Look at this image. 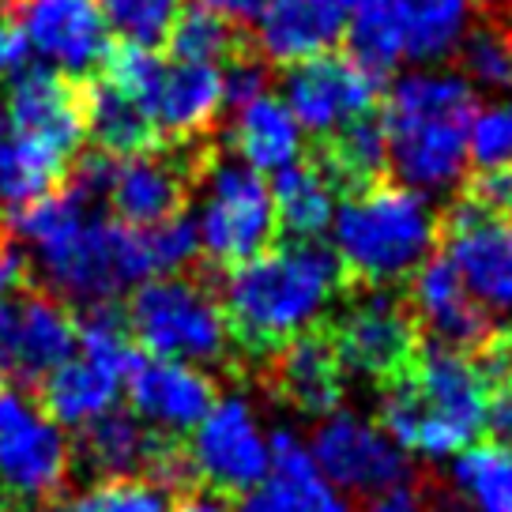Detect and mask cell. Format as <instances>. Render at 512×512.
Listing matches in <instances>:
<instances>
[{"instance_id":"34","label":"cell","mask_w":512,"mask_h":512,"mask_svg":"<svg viewBox=\"0 0 512 512\" xmlns=\"http://www.w3.org/2000/svg\"><path fill=\"white\" fill-rule=\"evenodd\" d=\"M106 31H113L125 46L155 49L166 46L185 0H95Z\"/></svg>"},{"instance_id":"30","label":"cell","mask_w":512,"mask_h":512,"mask_svg":"<svg viewBox=\"0 0 512 512\" xmlns=\"http://www.w3.org/2000/svg\"><path fill=\"white\" fill-rule=\"evenodd\" d=\"M275 219L290 241H317L336 219V189L320 177L313 162H294L275 174Z\"/></svg>"},{"instance_id":"47","label":"cell","mask_w":512,"mask_h":512,"mask_svg":"<svg viewBox=\"0 0 512 512\" xmlns=\"http://www.w3.org/2000/svg\"><path fill=\"white\" fill-rule=\"evenodd\" d=\"M509 4H512V0H509Z\"/></svg>"},{"instance_id":"28","label":"cell","mask_w":512,"mask_h":512,"mask_svg":"<svg viewBox=\"0 0 512 512\" xmlns=\"http://www.w3.org/2000/svg\"><path fill=\"white\" fill-rule=\"evenodd\" d=\"M234 151L256 174H279L302 159V125L283 98L260 95L234 117Z\"/></svg>"},{"instance_id":"15","label":"cell","mask_w":512,"mask_h":512,"mask_svg":"<svg viewBox=\"0 0 512 512\" xmlns=\"http://www.w3.org/2000/svg\"><path fill=\"white\" fill-rule=\"evenodd\" d=\"M83 83L68 80L46 64L19 68L8 87V125L16 136L31 144L53 147L64 159H76L87 140V117H83Z\"/></svg>"},{"instance_id":"42","label":"cell","mask_w":512,"mask_h":512,"mask_svg":"<svg viewBox=\"0 0 512 512\" xmlns=\"http://www.w3.org/2000/svg\"><path fill=\"white\" fill-rule=\"evenodd\" d=\"M31 415H38L34 411V403L19 392L16 384L0 381V433L16 430V426H23Z\"/></svg>"},{"instance_id":"3","label":"cell","mask_w":512,"mask_h":512,"mask_svg":"<svg viewBox=\"0 0 512 512\" xmlns=\"http://www.w3.org/2000/svg\"><path fill=\"white\" fill-rule=\"evenodd\" d=\"M479 110L460 72H411L384 98L388 170L411 192H445L467 170V128Z\"/></svg>"},{"instance_id":"39","label":"cell","mask_w":512,"mask_h":512,"mask_svg":"<svg viewBox=\"0 0 512 512\" xmlns=\"http://www.w3.org/2000/svg\"><path fill=\"white\" fill-rule=\"evenodd\" d=\"M268 68L256 57L253 49H245L238 57H230L223 68V106L238 113L241 106H249L253 98L268 95Z\"/></svg>"},{"instance_id":"26","label":"cell","mask_w":512,"mask_h":512,"mask_svg":"<svg viewBox=\"0 0 512 512\" xmlns=\"http://www.w3.org/2000/svg\"><path fill=\"white\" fill-rule=\"evenodd\" d=\"M121 373L98 366L91 358H68L64 366H57L46 381L38 384V396L53 426H76L83 430L87 422L102 418L113 411L117 392H121Z\"/></svg>"},{"instance_id":"12","label":"cell","mask_w":512,"mask_h":512,"mask_svg":"<svg viewBox=\"0 0 512 512\" xmlns=\"http://www.w3.org/2000/svg\"><path fill=\"white\" fill-rule=\"evenodd\" d=\"M313 464L320 479L332 490L351 494H381L388 486H400L411 475L403 452L377 422H366L347 411H332L313 433Z\"/></svg>"},{"instance_id":"36","label":"cell","mask_w":512,"mask_h":512,"mask_svg":"<svg viewBox=\"0 0 512 512\" xmlns=\"http://www.w3.org/2000/svg\"><path fill=\"white\" fill-rule=\"evenodd\" d=\"M467 162L479 174L512 170V102L479 106L467 128Z\"/></svg>"},{"instance_id":"31","label":"cell","mask_w":512,"mask_h":512,"mask_svg":"<svg viewBox=\"0 0 512 512\" xmlns=\"http://www.w3.org/2000/svg\"><path fill=\"white\" fill-rule=\"evenodd\" d=\"M452 486L467 512H512V445H467L452 456Z\"/></svg>"},{"instance_id":"21","label":"cell","mask_w":512,"mask_h":512,"mask_svg":"<svg viewBox=\"0 0 512 512\" xmlns=\"http://www.w3.org/2000/svg\"><path fill=\"white\" fill-rule=\"evenodd\" d=\"M268 384L275 396L294 411L313 418H328L343 400L347 369L339 362L328 328H309L290 339L279 354L268 358Z\"/></svg>"},{"instance_id":"13","label":"cell","mask_w":512,"mask_h":512,"mask_svg":"<svg viewBox=\"0 0 512 512\" xmlns=\"http://www.w3.org/2000/svg\"><path fill=\"white\" fill-rule=\"evenodd\" d=\"M448 264L460 272L467 294L490 313L512 317V223L482 211L475 200H460L441 219Z\"/></svg>"},{"instance_id":"40","label":"cell","mask_w":512,"mask_h":512,"mask_svg":"<svg viewBox=\"0 0 512 512\" xmlns=\"http://www.w3.org/2000/svg\"><path fill=\"white\" fill-rule=\"evenodd\" d=\"M486 426L494 441L512 445V373L490 381V400H486Z\"/></svg>"},{"instance_id":"2","label":"cell","mask_w":512,"mask_h":512,"mask_svg":"<svg viewBox=\"0 0 512 512\" xmlns=\"http://www.w3.org/2000/svg\"><path fill=\"white\" fill-rule=\"evenodd\" d=\"M486 400L490 381L475 354L422 343L415 366L384 384L377 426L403 452L448 460L475 445L486 426Z\"/></svg>"},{"instance_id":"11","label":"cell","mask_w":512,"mask_h":512,"mask_svg":"<svg viewBox=\"0 0 512 512\" xmlns=\"http://www.w3.org/2000/svg\"><path fill=\"white\" fill-rule=\"evenodd\" d=\"M12 23L46 68L87 80L110 53V31L95 0H0Z\"/></svg>"},{"instance_id":"32","label":"cell","mask_w":512,"mask_h":512,"mask_svg":"<svg viewBox=\"0 0 512 512\" xmlns=\"http://www.w3.org/2000/svg\"><path fill=\"white\" fill-rule=\"evenodd\" d=\"M347 38V61L354 68H362L369 80L384 83L396 64L403 61V23H400V4L388 0V4H377V8H366L351 16V27L343 31Z\"/></svg>"},{"instance_id":"14","label":"cell","mask_w":512,"mask_h":512,"mask_svg":"<svg viewBox=\"0 0 512 512\" xmlns=\"http://www.w3.org/2000/svg\"><path fill=\"white\" fill-rule=\"evenodd\" d=\"M189 460L196 479L223 494H249L268 475V437L256 426L253 407L241 396H226L192 430Z\"/></svg>"},{"instance_id":"46","label":"cell","mask_w":512,"mask_h":512,"mask_svg":"<svg viewBox=\"0 0 512 512\" xmlns=\"http://www.w3.org/2000/svg\"><path fill=\"white\" fill-rule=\"evenodd\" d=\"M46 512H80V509H76V505H49Z\"/></svg>"},{"instance_id":"35","label":"cell","mask_w":512,"mask_h":512,"mask_svg":"<svg viewBox=\"0 0 512 512\" xmlns=\"http://www.w3.org/2000/svg\"><path fill=\"white\" fill-rule=\"evenodd\" d=\"M460 57V76L471 87L486 91H505L512 87V27L509 23H482L471 27L464 46L456 49Z\"/></svg>"},{"instance_id":"44","label":"cell","mask_w":512,"mask_h":512,"mask_svg":"<svg viewBox=\"0 0 512 512\" xmlns=\"http://www.w3.org/2000/svg\"><path fill=\"white\" fill-rule=\"evenodd\" d=\"M177 512H230V505H226L219 494H189V497H177Z\"/></svg>"},{"instance_id":"23","label":"cell","mask_w":512,"mask_h":512,"mask_svg":"<svg viewBox=\"0 0 512 512\" xmlns=\"http://www.w3.org/2000/svg\"><path fill=\"white\" fill-rule=\"evenodd\" d=\"M170 433L144 426L132 411H106L102 418L87 422L72 445V471L91 475L95 482L110 479H147L159 448Z\"/></svg>"},{"instance_id":"22","label":"cell","mask_w":512,"mask_h":512,"mask_svg":"<svg viewBox=\"0 0 512 512\" xmlns=\"http://www.w3.org/2000/svg\"><path fill=\"white\" fill-rule=\"evenodd\" d=\"M238 512H351L339 490L320 479L313 452L290 430L268 437V475L241 497Z\"/></svg>"},{"instance_id":"5","label":"cell","mask_w":512,"mask_h":512,"mask_svg":"<svg viewBox=\"0 0 512 512\" xmlns=\"http://www.w3.org/2000/svg\"><path fill=\"white\" fill-rule=\"evenodd\" d=\"M128 336L136 347L151 351V358L170 362H223L230 351V328L204 279L189 275H159L132 290L125 309Z\"/></svg>"},{"instance_id":"16","label":"cell","mask_w":512,"mask_h":512,"mask_svg":"<svg viewBox=\"0 0 512 512\" xmlns=\"http://www.w3.org/2000/svg\"><path fill=\"white\" fill-rule=\"evenodd\" d=\"M381 98V83L369 80L339 53H324L305 64H294L283 76V102L294 121L317 136H332L347 121L373 113Z\"/></svg>"},{"instance_id":"9","label":"cell","mask_w":512,"mask_h":512,"mask_svg":"<svg viewBox=\"0 0 512 512\" xmlns=\"http://www.w3.org/2000/svg\"><path fill=\"white\" fill-rule=\"evenodd\" d=\"M76 351V317L46 287H23L0 298V381L42 384Z\"/></svg>"},{"instance_id":"38","label":"cell","mask_w":512,"mask_h":512,"mask_svg":"<svg viewBox=\"0 0 512 512\" xmlns=\"http://www.w3.org/2000/svg\"><path fill=\"white\" fill-rule=\"evenodd\" d=\"M147 245H151V260L155 272L174 275V272H192V264L200 260V234H196V219L192 215H174L170 223L151 226L144 230Z\"/></svg>"},{"instance_id":"10","label":"cell","mask_w":512,"mask_h":512,"mask_svg":"<svg viewBox=\"0 0 512 512\" xmlns=\"http://www.w3.org/2000/svg\"><path fill=\"white\" fill-rule=\"evenodd\" d=\"M328 336L343 369L362 373L381 388L403 377L422 351L415 313L384 290H369L366 298H358L343 317H336V324H328Z\"/></svg>"},{"instance_id":"17","label":"cell","mask_w":512,"mask_h":512,"mask_svg":"<svg viewBox=\"0 0 512 512\" xmlns=\"http://www.w3.org/2000/svg\"><path fill=\"white\" fill-rule=\"evenodd\" d=\"M407 309L415 313L418 332H426L430 343L448 351L479 354L497 336L490 313L467 294L464 279L448 264V256H430L411 275Z\"/></svg>"},{"instance_id":"27","label":"cell","mask_w":512,"mask_h":512,"mask_svg":"<svg viewBox=\"0 0 512 512\" xmlns=\"http://www.w3.org/2000/svg\"><path fill=\"white\" fill-rule=\"evenodd\" d=\"M83 117H87V136L95 151L110 159H132V155L159 147V132L144 106L102 76L83 83Z\"/></svg>"},{"instance_id":"24","label":"cell","mask_w":512,"mask_h":512,"mask_svg":"<svg viewBox=\"0 0 512 512\" xmlns=\"http://www.w3.org/2000/svg\"><path fill=\"white\" fill-rule=\"evenodd\" d=\"M343 23L336 8H328L324 0H272L253 27V49L260 61L268 64H305L313 57L332 53L343 38Z\"/></svg>"},{"instance_id":"25","label":"cell","mask_w":512,"mask_h":512,"mask_svg":"<svg viewBox=\"0 0 512 512\" xmlns=\"http://www.w3.org/2000/svg\"><path fill=\"white\" fill-rule=\"evenodd\" d=\"M313 166L343 196L384 181V170H388V132H384L381 113H362V117L347 121L343 128H336L332 136H320L317 151H313Z\"/></svg>"},{"instance_id":"20","label":"cell","mask_w":512,"mask_h":512,"mask_svg":"<svg viewBox=\"0 0 512 512\" xmlns=\"http://www.w3.org/2000/svg\"><path fill=\"white\" fill-rule=\"evenodd\" d=\"M223 113V72L211 64H162L159 83L147 98V117L159 144L208 140Z\"/></svg>"},{"instance_id":"43","label":"cell","mask_w":512,"mask_h":512,"mask_svg":"<svg viewBox=\"0 0 512 512\" xmlns=\"http://www.w3.org/2000/svg\"><path fill=\"white\" fill-rule=\"evenodd\" d=\"M23 38H19V31L8 23V19L0 16V76L4 72H12V68H19V61H23Z\"/></svg>"},{"instance_id":"41","label":"cell","mask_w":512,"mask_h":512,"mask_svg":"<svg viewBox=\"0 0 512 512\" xmlns=\"http://www.w3.org/2000/svg\"><path fill=\"white\" fill-rule=\"evenodd\" d=\"M366 512H426V497L418 486L400 482V486H388V490L369 497Z\"/></svg>"},{"instance_id":"29","label":"cell","mask_w":512,"mask_h":512,"mask_svg":"<svg viewBox=\"0 0 512 512\" xmlns=\"http://www.w3.org/2000/svg\"><path fill=\"white\" fill-rule=\"evenodd\" d=\"M403 23V57L422 64L448 61L475 27V0H396Z\"/></svg>"},{"instance_id":"19","label":"cell","mask_w":512,"mask_h":512,"mask_svg":"<svg viewBox=\"0 0 512 512\" xmlns=\"http://www.w3.org/2000/svg\"><path fill=\"white\" fill-rule=\"evenodd\" d=\"M72 479V445L49 418L31 415L23 426L0 433V490L12 505L57 497Z\"/></svg>"},{"instance_id":"37","label":"cell","mask_w":512,"mask_h":512,"mask_svg":"<svg viewBox=\"0 0 512 512\" xmlns=\"http://www.w3.org/2000/svg\"><path fill=\"white\" fill-rule=\"evenodd\" d=\"M80 512H170V497L147 479L95 482L83 497Z\"/></svg>"},{"instance_id":"6","label":"cell","mask_w":512,"mask_h":512,"mask_svg":"<svg viewBox=\"0 0 512 512\" xmlns=\"http://www.w3.org/2000/svg\"><path fill=\"white\" fill-rule=\"evenodd\" d=\"M34 256L46 290L61 302H113L121 290L159 279L147 234L117 219H87L76 234Z\"/></svg>"},{"instance_id":"8","label":"cell","mask_w":512,"mask_h":512,"mask_svg":"<svg viewBox=\"0 0 512 512\" xmlns=\"http://www.w3.org/2000/svg\"><path fill=\"white\" fill-rule=\"evenodd\" d=\"M215 151L208 140L196 144H159L132 155V159H117V174L110 185V200L117 223L132 226V230H151V226L170 223L181 215L185 200L196 181H204Z\"/></svg>"},{"instance_id":"33","label":"cell","mask_w":512,"mask_h":512,"mask_svg":"<svg viewBox=\"0 0 512 512\" xmlns=\"http://www.w3.org/2000/svg\"><path fill=\"white\" fill-rule=\"evenodd\" d=\"M166 46H170V57L177 64H215L219 61H230V57H238L249 49L245 42V34L238 31V23H230L226 16L219 12H211L204 4H196V8H185L181 16H177L174 31L166 38Z\"/></svg>"},{"instance_id":"4","label":"cell","mask_w":512,"mask_h":512,"mask_svg":"<svg viewBox=\"0 0 512 512\" xmlns=\"http://www.w3.org/2000/svg\"><path fill=\"white\" fill-rule=\"evenodd\" d=\"M336 256L351 283L384 290L403 283L433 256L441 219L426 196L377 181L351 192L336 208Z\"/></svg>"},{"instance_id":"1","label":"cell","mask_w":512,"mask_h":512,"mask_svg":"<svg viewBox=\"0 0 512 512\" xmlns=\"http://www.w3.org/2000/svg\"><path fill=\"white\" fill-rule=\"evenodd\" d=\"M354 283L339 264L336 249L317 241H287L279 249L230 268L223 279V313L230 328V347L245 358L268 362L290 339L309 332L317 317L351 294Z\"/></svg>"},{"instance_id":"7","label":"cell","mask_w":512,"mask_h":512,"mask_svg":"<svg viewBox=\"0 0 512 512\" xmlns=\"http://www.w3.org/2000/svg\"><path fill=\"white\" fill-rule=\"evenodd\" d=\"M204 181H208V196L196 219L200 253H208V260L219 268H238L264 249H272L279 219H275V200L264 177L249 170L245 162L215 155Z\"/></svg>"},{"instance_id":"45","label":"cell","mask_w":512,"mask_h":512,"mask_svg":"<svg viewBox=\"0 0 512 512\" xmlns=\"http://www.w3.org/2000/svg\"><path fill=\"white\" fill-rule=\"evenodd\" d=\"M328 8H336L339 16H358V12H366V8H377V4H388V0H324Z\"/></svg>"},{"instance_id":"18","label":"cell","mask_w":512,"mask_h":512,"mask_svg":"<svg viewBox=\"0 0 512 512\" xmlns=\"http://www.w3.org/2000/svg\"><path fill=\"white\" fill-rule=\"evenodd\" d=\"M128 400L132 415L144 426L170 437L196 430L204 415L219 403V388L204 369L189 362H170V358H147L128 369Z\"/></svg>"}]
</instances>
